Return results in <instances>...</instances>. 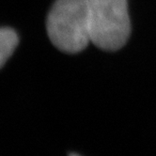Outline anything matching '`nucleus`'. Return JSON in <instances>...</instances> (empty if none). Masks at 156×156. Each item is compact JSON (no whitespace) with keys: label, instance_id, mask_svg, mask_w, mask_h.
I'll return each instance as SVG.
<instances>
[{"label":"nucleus","instance_id":"obj_3","mask_svg":"<svg viewBox=\"0 0 156 156\" xmlns=\"http://www.w3.org/2000/svg\"><path fill=\"white\" fill-rule=\"evenodd\" d=\"M18 41V36L12 28L2 27L0 29V66L1 68L15 51Z\"/></svg>","mask_w":156,"mask_h":156},{"label":"nucleus","instance_id":"obj_2","mask_svg":"<svg viewBox=\"0 0 156 156\" xmlns=\"http://www.w3.org/2000/svg\"><path fill=\"white\" fill-rule=\"evenodd\" d=\"M90 40L105 51L123 47L131 33L127 0H88Z\"/></svg>","mask_w":156,"mask_h":156},{"label":"nucleus","instance_id":"obj_1","mask_svg":"<svg viewBox=\"0 0 156 156\" xmlns=\"http://www.w3.org/2000/svg\"><path fill=\"white\" fill-rule=\"evenodd\" d=\"M53 45L67 54L83 51L91 41L88 0H57L47 16Z\"/></svg>","mask_w":156,"mask_h":156}]
</instances>
